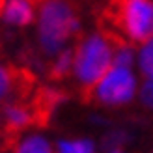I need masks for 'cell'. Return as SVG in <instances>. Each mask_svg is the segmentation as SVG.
<instances>
[{"label": "cell", "instance_id": "1", "mask_svg": "<svg viewBox=\"0 0 153 153\" xmlns=\"http://www.w3.org/2000/svg\"><path fill=\"white\" fill-rule=\"evenodd\" d=\"M103 32L118 45H144L153 37V0H110Z\"/></svg>", "mask_w": 153, "mask_h": 153}, {"label": "cell", "instance_id": "2", "mask_svg": "<svg viewBox=\"0 0 153 153\" xmlns=\"http://www.w3.org/2000/svg\"><path fill=\"white\" fill-rule=\"evenodd\" d=\"M114 65V45L105 34H94L80 39L75 47L73 71L80 82V97L88 103L99 80Z\"/></svg>", "mask_w": 153, "mask_h": 153}, {"label": "cell", "instance_id": "3", "mask_svg": "<svg viewBox=\"0 0 153 153\" xmlns=\"http://www.w3.org/2000/svg\"><path fill=\"white\" fill-rule=\"evenodd\" d=\"M39 7V43L52 54L79 30V17L71 0H32Z\"/></svg>", "mask_w": 153, "mask_h": 153}, {"label": "cell", "instance_id": "4", "mask_svg": "<svg viewBox=\"0 0 153 153\" xmlns=\"http://www.w3.org/2000/svg\"><path fill=\"white\" fill-rule=\"evenodd\" d=\"M134 88L136 80L134 75L131 73V67L112 65L108 73L99 80L95 90L91 91L88 103L95 101L101 105H123L133 99Z\"/></svg>", "mask_w": 153, "mask_h": 153}, {"label": "cell", "instance_id": "5", "mask_svg": "<svg viewBox=\"0 0 153 153\" xmlns=\"http://www.w3.org/2000/svg\"><path fill=\"white\" fill-rule=\"evenodd\" d=\"M64 99V94L52 88H39L36 94L30 97V106L34 112V125L36 127H45L49 123L54 108Z\"/></svg>", "mask_w": 153, "mask_h": 153}, {"label": "cell", "instance_id": "6", "mask_svg": "<svg viewBox=\"0 0 153 153\" xmlns=\"http://www.w3.org/2000/svg\"><path fill=\"white\" fill-rule=\"evenodd\" d=\"M36 4L32 0H10L4 7L2 17L6 22L15 26H26L34 21Z\"/></svg>", "mask_w": 153, "mask_h": 153}, {"label": "cell", "instance_id": "7", "mask_svg": "<svg viewBox=\"0 0 153 153\" xmlns=\"http://www.w3.org/2000/svg\"><path fill=\"white\" fill-rule=\"evenodd\" d=\"M75 65V49H65L60 52V56L54 60V64L49 69V79L51 80H65L71 75Z\"/></svg>", "mask_w": 153, "mask_h": 153}, {"label": "cell", "instance_id": "8", "mask_svg": "<svg viewBox=\"0 0 153 153\" xmlns=\"http://www.w3.org/2000/svg\"><path fill=\"white\" fill-rule=\"evenodd\" d=\"M138 65L144 76H153V37L148 39L144 45H140L138 52Z\"/></svg>", "mask_w": 153, "mask_h": 153}, {"label": "cell", "instance_id": "9", "mask_svg": "<svg viewBox=\"0 0 153 153\" xmlns=\"http://www.w3.org/2000/svg\"><path fill=\"white\" fill-rule=\"evenodd\" d=\"M60 153H94V146L88 140L80 142H62L58 146Z\"/></svg>", "mask_w": 153, "mask_h": 153}, {"label": "cell", "instance_id": "10", "mask_svg": "<svg viewBox=\"0 0 153 153\" xmlns=\"http://www.w3.org/2000/svg\"><path fill=\"white\" fill-rule=\"evenodd\" d=\"M142 101L148 106H153V76H146V82L142 86Z\"/></svg>", "mask_w": 153, "mask_h": 153}, {"label": "cell", "instance_id": "11", "mask_svg": "<svg viewBox=\"0 0 153 153\" xmlns=\"http://www.w3.org/2000/svg\"><path fill=\"white\" fill-rule=\"evenodd\" d=\"M4 7H6V0H0V15L4 13Z\"/></svg>", "mask_w": 153, "mask_h": 153}, {"label": "cell", "instance_id": "12", "mask_svg": "<svg viewBox=\"0 0 153 153\" xmlns=\"http://www.w3.org/2000/svg\"><path fill=\"white\" fill-rule=\"evenodd\" d=\"M116 153H118V151H116Z\"/></svg>", "mask_w": 153, "mask_h": 153}]
</instances>
